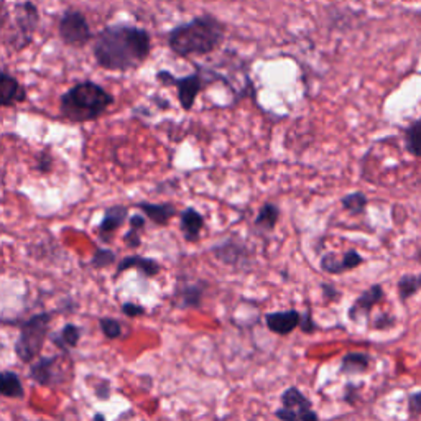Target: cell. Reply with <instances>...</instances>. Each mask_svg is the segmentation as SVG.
Wrapping results in <instances>:
<instances>
[{
  "label": "cell",
  "instance_id": "cell-18",
  "mask_svg": "<svg viewBox=\"0 0 421 421\" xmlns=\"http://www.w3.org/2000/svg\"><path fill=\"white\" fill-rule=\"evenodd\" d=\"M372 359L369 354L364 352H349L341 361V374L344 375H359L362 372L369 370Z\"/></svg>",
  "mask_w": 421,
  "mask_h": 421
},
{
  "label": "cell",
  "instance_id": "cell-3",
  "mask_svg": "<svg viewBox=\"0 0 421 421\" xmlns=\"http://www.w3.org/2000/svg\"><path fill=\"white\" fill-rule=\"evenodd\" d=\"M114 103V97L99 84L84 81L61 97V114L71 122H91L99 119Z\"/></svg>",
  "mask_w": 421,
  "mask_h": 421
},
{
  "label": "cell",
  "instance_id": "cell-13",
  "mask_svg": "<svg viewBox=\"0 0 421 421\" xmlns=\"http://www.w3.org/2000/svg\"><path fill=\"white\" fill-rule=\"evenodd\" d=\"M26 99V92L22 84L10 74L0 71V108L20 104Z\"/></svg>",
  "mask_w": 421,
  "mask_h": 421
},
{
  "label": "cell",
  "instance_id": "cell-31",
  "mask_svg": "<svg viewBox=\"0 0 421 421\" xmlns=\"http://www.w3.org/2000/svg\"><path fill=\"white\" fill-rule=\"evenodd\" d=\"M123 241H126L130 249H137L140 246V229L130 227V230L126 234V237H123Z\"/></svg>",
  "mask_w": 421,
  "mask_h": 421
},
{
  "label": "cell",
  "instance_id": "cell-19",
  "mask_svg": "<svg viewBox=\"0 0 421 421\" xmlns=\"http://www.w3.org/2000/svg\"><path fill=\"white\" fill-rule=\"evenodd\" d=\"M139 209L145 212V216L157 225H166L171 217L176 216V207L173 205H152V203H140Z\"/></svg>",
  "mask_w": 421,
  "mask_h": 421
},
{
  "label": "cell",
  "instance_id": "cell-27",
  "mask_svg": "<svg viewBox=\"0 0 421 421\" xmlns=\"http://www.w3.org/2000/svg\"><path fill=\"white\" fill-rule=\"evenodd\" d=\"M99 326H101V329H103L105 338H109V339H117L119 336L122 334L121 323L115 321V319H112V318H103L99 321Z\"/></svg>",
  "mask_w": 421,
  "mask_h": 421
},
{
  "label": "cell",
  "instance_id": "cell-7",
  "mask_svg": "<svg viewBox=\"0 0 421 421\" xmlns=\"http://www.w3.org/2000/svg\"><path fill=\"white\" fill-rule=\"evenodd\" d=\"M157 79L165 86H175L178 89V99L181 108L184 110H191L196 97L203 89V79L199 74H189L184 78H175L168 71H160Z\"/></svg>",
  "mask_w": 421,
  "mask_h": 421
},
{
  "label": "cell",
  "instance_id": "cell-16",
  "mask_svg": "<svg viewBox=\"0 0 421 421\" xmlns=\"http://www.w3.org/2000/svg\"><path fill=\"white\" fill-rule=\"evenodd\" d=\"M176 296H178V307L183 309L199 308L205 296V283H186V285L176 288Z\"/></svg>",
  "mask_w": 421,
  "mask_h": 421
},
{
  "label": "cell",
  "instance_id": "cell-22",
  "mask_svg": "<svg viewBox=\"0 0 421 421\" xmlns=\"http://www.w3.org/2000/svg\"><path fill=\"white\" fill-rule=\"evenodd\" d=\"M24 393V385H22L19 375L15 372H0V395L7 398H22Z\"/></svg>",
  "mask_w": 421,
  "mask_h": 421
},
{
  "label": "cell",
  "instance_id": "cell-11",
  "mask_svg": "<svg viewBox=\"0 0 421 421\" xmlns=\"http://www.w3.org/2000/svg\"><path fill=\"white\" fill-rule=\"evenodd\" d=\"M382 300H384L382 285L377 283V285L369 286L364 293L357 296L352 307L349 308V311H347L349 319L354 323H359L362 318H369L372 308H374L377 303H380Z\"/></svg>",
  "mask_w": 421,
  "mask_h": 421
},
{
  "label": "cell",
  "instance_id": "cell-20",
  "mask_svg": "<svg viewBox=\"0 0 421 421\" xmlns=\"http://www.w3.org/2000/svg\"><path fill=\"white\" fill-rule=\"evenodd\" d=\"M126 219H127V207H123V206L109 207V209L105 211L103 221H101V224H99L101 237L105 239V236H110V234L115 232V230H117L123 224V221Z\"/></svg>",
  "mask_w": 421,
  "mask_h": 421
},
{
  "label": "cell",
  "instance_id": "cell-32",
  "mask_svg": "<svg viewBox=\"0 0 421 421\" xmlns=\"http://www.w3.org/2000/svg\"><path fill=\"white\" fill-rule=\"evenodd\" d=\"M122 313L128 318H139L145 313V308L140 307V304H135V303H126L122 307Z\"/></svg>",
  "mask_w": 421,
  "mask_h": 421
},
{
  "label": "cell",
  "instance_id": "cell-5",
  "mask_svg": "<svg viewBox=\"0 0 421 421\" xmlns=\"http://www.w3.org/2000/svg\"><path fill=\"white\" fill-rule=\"evenodd\" d=\"M311 406V400H308L300 388L290 387L282 393V409L275 411V416L283 421H316L319 416Z\"/></svg>",
  "mask_w": 421,
  "mask_h": 421
},
{
  "label": "cell",
  "instance_id": "cell-14",
  "mask_svg": "<svg viewBox=\"0 0 421 421\" xmlns=\"http://www.w3.org/2000/svg\"><path fill=\"white\" fill-rule=\"evenodd\" d=\"M30 377L40 385H50L56 384L61 379L60 369H58V357H42L40 361L35 362L30 369Z\"/></svg>",
  "mask_w": 421,
  "mask_h": 421
},
{
  "label": "cell",
  "instance_id": "cell-30",
  "mask_svg": "<svg viewBox=\"0 0 421 421\" xmlns=\"http://www.w3.org/2000/svg\"><path fill=\"white\" fill-rule=\"evenodd\" d=\"M393 325H395V319L390 316V314H380V316H377L374 321V327L377 331L388 329V327H392Z\"/></svg>",
  "mask_w": 421,
  "mask_h": 421
},
{
  "label": "cell",
  "instance_id": "cell-29",
  "mask_svg": "<svg viewBox=\"0 0 421 421\" xmlns=\"http://www.w3.org/2000/svg\"><path fill=\"white\" fill-rule=\"evenodd\" d=\"M409 411H410V416L421 415V390L420 392L411 393V395L409 397Z\"/></svg>",
  "mask_w": 421,
  "mask_h": 421
},
{
  "label": "cell",
  "instance_id": "cell-25",
  "mask_svg": "<svg viewBox=\"0 0 421 421\" xmlns=\"http://www.w3.org/2000/svg\"><path fill=\"white\" fill-rule=\"evenodd\" d=\"M406 150L415 157L421 158V119L415 121L405 132Z\"/></svg>",
  "mask_w": 421,
  "mask_h": 421
},
{
  "label": "cell",
  "instance_id": "cell-34",
  "mask_svg": "<svg viewBox=\"0 0 421 421\" xmlns=\"http://www.w3.org/2000/svg\"><path fill=\"white\" fill-rule=\"evenodd\" d=\"M321 290H323V298H325V301H334L336 298H339L341 296L338 288H334L332 285H327V283H323Z\"/></svg>",
  "mask_w": 421,
  "mask_h": 421
},
{
  "label": "cell",
  "instance_id": "cell-24",
  "mask_svg": "<svg viewBox=\"0 0 421 421\" xmlns=\"http://www.w3.org/2000/svg\"><path fill=\"white\" fill-rule=\"evenodd\" d=\"M397 288H398V298L402 301L411 298V296L416 295L421 290V273L403 275L400 280H398Z\"/></svg>",
  "mask_w": 421,
  "mask_h": 421
},
{
  "label": "cell",
  "instance_id": "cell-1",
  "mask_svg": "<svg viewBox=\"0 0 421 421\" xmlns=\"http://www.w3.org/2000/svg\"><path fill=\"white\" fill-rule=\"evenodd\" d=\"M152 40L147 30L130 25L104 28L94 42V58L101 68L109 71L135 69L147 60Z\"/></svg>",
  "mask_w": 421,
  "mask_h": 421
},
{
  "label": "cell",
  "instance_id": "cell-4",
  "mask_svg": "<svg viewBox=\"0 0 421 421\" xmlns=\"http://www.w3.org/2000/svg\"><path fill=\"white\" fill-rule=\"evenodd\" d=\"M50 314L42 313L35 314L22 326L20 336L15 344V352L22 362H32L40 356L46 341L48 329H50Z\"/></svg>",
  "mask_w": 421,
  "mask_h": 421
},
{
  "label": "cell",
  "instance_id": "cell-33",
  "mask_svg": "<svg viewBox=\"0 0 421 421\" xmlns=\"http://www.w3.org/2000/svg\"><path fill=\"white\" fill-rule=\"evenodd\" d=\"M300 327H301V331L303 332H314L318 329V326L314 325V321H313V318H311V313L309 311H307L303 314V316H301V319H300Z\"/></svg>",
  "mask_w": 421,
  "mask_h": 421
},
{
  "label": "cell",
  "instance_id": "cell-6",
  "mask_svg": "<svg viewBox=\"0 0 421 421\" xmlns=\"http://www.w3.org/2000/svg\"><path fill=\"white\" fill-rule=\"evenodd\" d=\"M60 37L68 46L83 48L92 40L91 26L81 12H66L60 20Z\"/></svg>",
  "mask_w": 421,
  "mask_h": 421
},
{
  "label": "cell",
  "instance_id": "cell-28",
  "mask_svg": "<svg viewBox=\"0 0 421 421\" xmlns=\"http://www.w3.org/2000/svg\"><path fill=\"white\" fill-rule=\"evenodd\" d=\"M115 262V254L109 249H97L94 257H92L91 265L94 268H103Z\"/></svg>",
  "mask_w": 421,
  "mask_h": 421
},
{
  "label": "cell",
  "instance_id": "cell-2",
  "mask_svg": "<svg viewBox=\"0 0 421 421\" xmlns=\"http://www.w3.org/2000/svg\"><path fill=\"white\" fill-rule=\"evenodd\" d=\"M224 37V25L216 17L205 13L173 28L168 35V45L178 56H203L223 45Z\"/></svg>",
  "mask_w": 421,
  "mask_h": 421
},
{
  "label": "cell",
  "instance_id": "cell-10",
  "mask_svg": "<svg viewBox=\"0 0 421 421\" xmlns=\"http://www.w3.org/2000/svg\"><path fill=\"white\" fill-rule=\"evenodd\" d=\"M362 264H364V257L356 250H347L344 252L343 255H336L332 254V252H327V254L321 257L319 267H321L323 272L329 275H341L349 272V270L361 267Z\"/></svg>",
  "mask_w": 421,
  "mask_h": 421
},
{
  "label": "cell",
  "instance_id": "cell-9",
  "mask_svg": "<svg viewBox=\"0 0 421 421\" xmlns=\"http://www.w3.org/2000/svg\"><path fill=\"white\" fill-rule=\"evenodd\" d=\"M212 254L223 264L232 265V267L241 270L252 265V257L247 246L241 241H236V239H227V241L219 243V246H214L212 247Z\"/></svg>",
  "mask_w": 421,
  "mask_h": 421
},
{
  "label": "cell",
  "instance_id": "cell-21",
  "mask_svg": "<svg viewBox=\"0 0 421 421\" xmlns=\"http://www.w3.org/2000/svg\"><path fill=\"white\" fill-rule=\"evenodd\" d=\"M278 219H280V209H278V206L272 205V203H265L255 217L254 225L259 230H264V232H272L278 223Z\"/></svg>",
  "mask_w": 421,
  "mask_h": 421
},
{
  "label": "cell",
  "instance_id": "cell-8",
  "mask_svg": "<svg viewBox=\"0 0 421 421\" xmlns=\"http://www.w3.org/2000/svg\"><path fill=\"white\" fill-rule=\"evenodd\" d=\"M40 22V12L32 2H22L15 6V26L17 37L13 38V45L17 50H22L32 42V37Z\"/></svg>",
  "mask_w": 421,
  "mask_h": 421
},
{
  "label": "cell",
  "instance_id": "cell-26",
  "mask_svg": "<svg viewBox=\"0 0 421 421\" xmlns=\"http://www.w3.org/2000/svg\"><path fill=\"white\" fill-rule=\"evenodd\" d=\"M341 205H343L345 211L351 212L354 216L362 214L367 207V196L361 191L345 194V196L341 199Z\"/></svg>",
  "mask_w": 421,
  "mask_h": 421
},
{
  "label": "cell",
  "instance_id": "cell-15",
  "mask_svg": "<svg viewBox=\"0 0 421 421\" xmlns=\"http://www.w3.org/2000/svg\"><path fill=\"white\" fill-rule=\"evenodd\" d=\"M180 227L184 236V241L196 242L201 236L203 227H205V217L194 207H186L180 216Z\"/></svg>",
  "mask_w": 421,
  "mask_h": 421
},
{
  "label": "cell",
  "instance_id": "cell-12",
  "mask_svg": "<svg viewBox=\"0 0 421 421\" xmlns=\"http://www.w3.org/2000/svg\"><path fill=\"white\" fill-rule=\"evenodd\" d=\"M301 313L296 309H288V311H275L265 316V325L272 332L278 336H288L300 326Z\"/></svg>",
  "mask_w": 421,
  "mask_h": 421
},
{
  "label": "cell",
  "instance_id": "cell-23",
  "mask_svg": "<svg viewBox=\"0 0 421 421\" xmlns=\"http://www.w3.org/2000/svg\"><path fill=\"white\" fill-rule=\"evenodd\" d=\"M79 338H81V329L74 325H66L60 334L53 336V343L63 352H68L69 349L76 347Z\"/></svg>",
  "mask_w": 421,
  "mask_h": 421
},
{
  "label": "cell",
  "instance_id": "cell-35",
  "mask_svg": "<svg viewBox=\"0 0 421 421\" xmlns=\"http://www.w3.org/2000/svg\"><path fill=\"white\" fill-rule=\"evenodd\" d=\"M0 26H2V22H0Z\"/></svg>",
  "mask_w": 421,
  "mask_h": 421
},
{
  "label": "cell",
  "instance_id": "cell-17",
  "mask_svg": "<svg viewBox=\"0 0 421 421\" xmlns=\"http://www.w3.org/2000/svg\"><path fill=\"white\" fill-rule=\"evenodd\" d=\"M130 268L139 270L141 275L152 278V277H155V275H158L160 264L153 259H147V257H140V255L126 257V259L121 260L117 265V275L126 272V270H130Z\"/></svg>",
  "mask_w": 421,
  "mask_h": 421
}]
</instances>
